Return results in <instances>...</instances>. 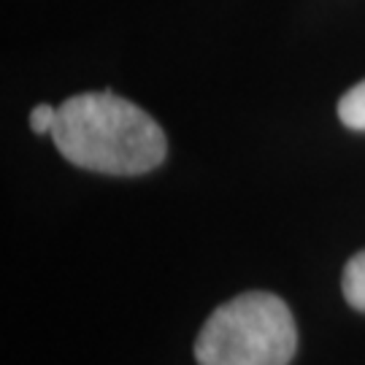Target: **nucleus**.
Wrapping results in <instances>:
<instances>
[{"mask_svg": "<svg viewBox=\"0 0 365 365\" xmlns=\"http://www.w3.org/2000/svg\"><path fill=\"white\" fill-rule=\"evenodd\" d=\"M52 138L68 163L108 176H141L168 155L163 128L114 92H84L57 106Z\"/></svg>", "mask_w": 365, "mask_h": 365, "instance_id": "obj_1", "label": "nucleus"}, {"mask_svg": "<svg viewBox=\"0 0 365 365\" xmlns=\"http://www.w3.org/2000/svg\"><path fill=\"white\" fill-rule=\"evenodd\" d=\"M295 349L292 312L271 292H244L222 303L195 339L197 365H289Z\"/></svg>", "mask_w": 365, "mask_h": 365, "instance_id": "obj_2", "label": "nucleus"}, {"mask_svg": "<svg viewBox=\"0 0 365 365\" xmlns=\"http://www.w3.org/2000/svg\"><path fill=\"white\" fill-rule=\"evenodd\" d=\"M341 289H344V298L352 309L365 312V249L349 257V262L344 265Z\"/></svg>", "mask_w": 365, "mask_h": 365, "instance_id": "obj_3", "label": "nucleus"}, {"mask_svg": "<svg viewBox=\"0 0 365 365\" xmlns=\"http://www.w3.org/2000/svg\"><path fill=\"white\" fill-rule=\"evenodd\" d=\"M339 117L346 128L365 130V78L339 101Z\"/></svg>", "mask_w": 365, "mask_h": 365, "instance_id": "obj_4", "label": "nucleus"}, {"mask_svg": "<svg viewBox=\"0 0 365 365\" xmlns=\"http://www.w3.org/2000/svg\"><path fill=\"white\" fill-rule=\"evenodd\" d=\"M54 122H57V108L49 103H38L30 111V128L33 133H52Z\"/></svg>", "mask_w": 365, "mask_h": 365, "instance_id": "obj_5", "label": "nucleus"}]
</instances>
